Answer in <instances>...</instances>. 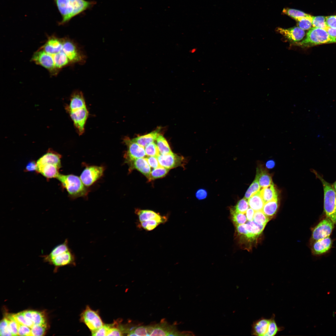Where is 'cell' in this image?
Masks as SVG:
<instances>
[{
  "label": "cell",
  "instance_id": "obj_1",
  "mask_svg": "<svg viewBox=\"0 0 336 336\" xmlns=\"http://www.w3.org/2000/svg\"><path fill=\"white\" fill-rule=\"evenodd\" d=\"M62 19L59 25H64L73 17L92 7L96 2L85 0H54Z\"/></svg>",
  "mask_w": 336,
  "mask_h": 336
},
{
  "label": "cell",
  "instance_id": "obj_2",
  "mask_svg": "<svg viewBox=\"0 0 336 336\" xmlns=\"http://www.w3.org/2000/svg\"><path fill=\"white\" fill-rule=\"evenodd\" d=\"M61 158L59 154L52 149H48L37 161L36 171L47 179L56 178L61 167Z\"/></svg>",
  "mask_w": 336,
  "mask_h": 336
},
{
  "label": "cell",
  "instance_id": "obj_3",
  "mask_svg": "<svg viewBox=\"0 0 336 336\" xmlns=\"http://www.w3.org/2000/svg\"><path fill=\"white\" fill-rule=\"evenodd\" d=\"M41 257L44 261L56 267L75 264V256L69 247L67 239L55 246L49 253L42 255Z\"/></svg>",
  "mask_w": 336,
  "mask_h": 336
},
{
  "label": "cell",
  "instance_id": "obj_4",
  "mask_svg": "<svg viewBox=\"0 0 336 336\" xmlns=\"http://www.w3.org/2000/svg\"><path fill=\"white\" fill-rule=\"evenodd\" d=\"M56 178L72 198L85 196L88 194L86 187L83 184L80 177L77 176L59 173Z\"/></svg>",
  "mask_w": 336,
  "mask_h": 336
},
{
  "label": "cell",
  "instance_id": "obj_5",
  "mask_svg": "<svg viewBox=\"0 0 336 336\" xmlns=\"http://www.w3.org/2000/svg\"><path fill=\"white\" fill-rule=\"evenodd\" d=\"M312 172L321 182L324 193V208L327 217L336 224V192L330 184L325 181L317 171Z\"/></svg>",
  "mask_w": 336,
  "mask_h": 336
},
{
  "label": "cell",
  "instance_id": "obj_6",
  "mask_svg": "<svg viewBox=\"0 0 336 336\" xmlns=\"http://www.w3.org/2000/svg\"><path fill=\"white\" fill-rule=\"evenodd\" d=\"M336 42V39L330 36L324 29L313 27L307 34L306 38L298 45L304 47Z\"/></svg>",
  "mask_w": 336,
  "mask_h": 336
},
{
  "label": "cell",
  "instance_id": "obj_7",
  "mask_svg": "<svg viewBox=\"0 0 336 336\" xmlns=\"http://www.w3.org/2000/svg\"><path fill=\"white\" fill-rule=\"evenodd\" d=\"M62 40L63 51L68 57L70 63L79 64L84 63L86 56L78 45L69 39H66Z\"/></svg>",
  "mask_w": 336,
  "mask_h": 336
},
{
  "label": "cell",
  "instance_id": "obj_8",
  "mask_svg": "<svg viewBox=\"0 0 336 336\" xmlns=\"http://www.w3.org/2000/svg\"><path fill=\"white\" fill-rule=\"evenodd\" d=\"M80 320L91 332L104 324L97 312L92 310L88 306L86 307L81 314Z\"/></svg>",
  "mask_w": 336,
  "mask_h": 336
},
{
  "label": "cell",
  "instance_id": "obj_9",
  "mask_svg": "<svg viewBox=\"0 0 336 336\" xmlns=\"http://www.w3.org/2000/svg\"><path fill=\"white\" fill-rule=\"evenodd\" d=\"M104 169L102 166H91L86 167L82 171L80 178L86 186L92 185L103 175Z\"/></svg>",
  "mask_w": 336,
  "mask_h": 336
},
{
  "label": "cell",
  "instance_id": "obj_10",
  "mask_svg": "<svg viewBox=\"0 0 336 336\" xmlns=\"http://www.w3.org/2000/svg\"><path fill=\"white\" fill-rule=\"evenodd\" d=\"M334 224L327 217L322 220L314 229L312 235V239L316 241L329 237L334 228Z\"/></svg>",
  "mask_w": 336,
  "mask_h": 336
},
{
  "label": "cell",
  "instance_id": "obj_11",
  "mask_svg": "<svg viewBox=\"0 0 336 336\" xmlns=\"http://www.w3.org/2000/svg\"><path fill=\"white\" fill-rule=\"evenodd\" d=\"M124 142L128 148L125 155L127 162L137 158L144 157L146 156L143 147L139 144L132 139L127 138L125 139Z\"/></svg>",
  "mask_w": 336,
  "mask_h": 336
},
{
  "label": "cell",
  "instance_id": "obj_12",
  "mask_svg": "<svg viewBox=\"0 0 336 336\" xmlns=\"http://www.w3.org/2000/svg\"><path fill=\"white\" fill-rule=\"evenodd\" d=\"M157 158L160 165L168 169L182 166L184 161L183 157L172 152L166 154H160Z\"/></svg>",
  "mask_w": 336,
  "mask_h": 336
},
{
  "label": "cell",
  "instance_id": "obj_13",
  "mask_svg": "<svg viewBox=\"0 0 336 336\" xmlns=\"http://www.w3.org/2000/svg\"><path fill=\"white\" fill-rule=\"evenodd\" d=\"M78 133L81 135L84 131V126L88 115L86 107L68 112Z\"/></svg>",
  "mask_w": 336,
  "mask_h": 336
},
{
  "label": "cell",
  "instance_id": "obj_14",
  "mask_svg": "<svg viewBox=\"0 0 336 336\" xmlns=\"http://www.w3.org/2000/svg\"><path fill=\"white\" fill-rule=\"evenodd\" d=\"M135 212L138 217L137 222L156 220L161 224H164L168 220V216L161 215L151 210L137 208L135 209Z\"/></svg>",
  "mask_w": 336,
  "mask_h": 336
},
{
  "label": "cell",
  "instance_id": "obj_15",
  "mask_svg": "<svg viewBox=\"0 0 336 336\" xmlns=\"http://www.w3.org/2000/svg\"><path fill=\"white\" fill-rule=\"evenodd\" d=\"M32 60L36 64L50 71H53L56 68L52 56L43 49L35 52L32 57Z\"/></svg>",
  "mask_w": 336,
  "mask_h": 336
},
{
  "label": "cell",
  "instance_id": "obj_16",
  "mask_svg": "<svg viewBox=\"0 0 336 336\" xmlns=\"http://www.w3.org/2000/svg\"><path fill=\"white\" fill-rule=\"evenodd\" d=\"M270 318L264 317L254 321L251 325L252 335L257 336H268L269 330Z\"/></svg>",
  "mask_w": 336,
  "mask_h": 336
},
{
  "label": "cell",
  "instance_id": "obj_17",
  "mask_svg": "<svg viewBox=\"0 0 336 336\" xmlns=\"http://www.w3.org/2000/svg\"><path fill=\"white\" fill-rule=\"evenodd\" d=\"M153 330L150 336H179L180 332L175 326L168 324L162 320L160 324L153 325Z\"/></svg>",
  "mask_w": 336,
  "mask_h": 336
},
{
  "label": "cell",
  "instance_id": "obj_18",
  "mask_svg": "<svg viewBox=\"0 0 336 336\" xmlns=\"http://www.w3.org/2000/svg\"><path fill=\"white\" fill-rule=\"evenodd\" d=\"M276 31L289 40L297 42L302 40L305 35L304 30L299 27L288 29L278 27Z\"/></svg>",
  "mask_w": 336,
  "mask_h": 336
},
{
  "label": "cell",
  "instance_id": "obj_19",
  "mask_svg": "<svg viewBox=\"0 0 336 336\" xmlns=\"http://www.w3.org/2000/svg\"><path fill=\"white\" fill-rule=\"evenodd\" d=\"M130 170L136 169L148 179L151 173V167L146 158L136 159L128 162Z\"/></svg>",
  "mask_w": 336,
  "mask_h": 336
},
{
  "label": "cell",
  "instance_id": "obj_20",
  "mask_svg": "<svg viewBox=\"0 0 336 336\" xmlns=\"http://www.w3.org/2000/svg\"><path fill=\"white\" fill-rule=\"evenodd\" d=\"M332 244V240L329 237L316 240L313 245L312 251L315 255L324 254L330 249Z\"/></svg>",
  "mask_w": 336,
  "mask_h": 336
},
{
  "label": "cell",
  "instance_id": "obj_21",
  "mask_svg": "<svg viewBox=\"0 0 336 336\" xmlns=\"http://www.w3.org/2000/svg\"><path fill=\"white\" fill-rule=\"evenodd\" d=\"M247 232L246 239L253 240L256 238L262 232L265 226L258 224L253 220L245 223Z\"/></svg>",
  "mask_w": 336,
  "mask_h": 336
},
{
  "label": "cell",
  "instance_id": "obj_22",
  "mask_svg": "<svg viewBox=\"0 0 336 336\" xmlns=\"http://www.w3.org/2000/svg\"><path fill=\"white\" fill-rule=\"evenodd\" d=\"M62 40L56 37L50 38L43 47V50L51 55L60 52L63 50Z\"/></svg>",
  "mask_w": 336,
  "mask_h": 336
},
{
  "label": "cell",
  "instance_id": "obj_23",
  "mask_svg": "<svg viewBox=\"0 0 336 336\" xmlns=\"http://www.w3.org/2000/svg\"><path fill=\"white\" fill-rule=\"evenodd\" d=\"M86 107L85 101L82 93L77 91L72 95L69 104L67 106V109L68 112Z\"/></svg>",
  "mask_w": 336,
  "mask_h": 336
},
{
  "label": "cell",
  "instance_id": "obj_24",
  "mask_svg": "<svg viewBox=\"0 0 336 336\" xmlns=\"http://www.w3.org/2000/svg\"><path fill=\"white\" fill-rule=\"evenodd\" d=\"M255 179L261 188H264L273 184L271 177L266 170L261 168L257 169Z\"/></svg>",
  "mask_w": 336,
  "mask_h": 336
},
{
  "label": "cell",
  "instance_id": "obj_25",
  "mask_svg": "<svg viewBox=\"0 0 336 336\" xmlns=\"http://www.w3.org/2000/svg\"><path fill=\"white\" fill-rule=\"evenodd\" d=\"M160 129H157L147 134L140 136L132 139L139 144L145 147L149 144L154 142L159 135Z\"/></svg>",
  "mask_w": 336,
  "mask_h": 336
},
{
  "label": "cell",
  "instance_id": "obj_26",
  "mask_svg": "<svg viewBox=\"0 0 336 336\" xmlns=\"http://www.w3.org/2000/svg\"><path fill=\"white\" fill-rule=\"evenodd\" d=\"M250 208L255 211L262 210L265 202L263 199L260 191L250 197L248 200Z\"/></svg>",
  "mask_w": 336,
  "mask_h": 336
},
{
  "label": "cell",
  "instance_id": "obj_27",
  "mask_svg": "<svg viewBox=\"0 0 336 336\" xmlns=\"http://www.w3.org/2000/svg\"><path fill=\"white\" fill-rule=\"evenodd\" d=\"M260 192L265 203L274 199H278L277 192L273 184L262 188Z\"/></svg>",
  "mask_w": 336,
  "mask_h": 336
},
{
  "label": "cell",
  "instance_id": "obj_28",
  "mask_svg": "<svg viewBox=\"0 0 336 336\" xmlns=\"http://www.w3.org/2000/svg\"><path fill=\"white\" fill-rule=\"evenodd\" d=\"M23 313L26 317L32 321L34 324H46L44 316L40 312L27 310Z\"/></svg>",
  "mask_w": 336,
  "mask_h": 336
},
{
  "label": "cell",
  "instance_id": "obj_29",
  "mask_svg": "<svg viewBox=\"0 0 336 336\" xmlns=\"http://www.w3.org/2000/svg\"><path fill=\"white\" fill-rule=\"evenodd\" d=\"M51 55L53 58L56 68H61L71 63L68 57L63 50L59 52Z\"/></svg>",
  "mask_w": 336,
  "mask_h": 336
},
{
  "label": "cell",
  "instance_id": "obj_30",
  "mask_svg": "<svg viewBox=\"0 0 336 336\" xmlns=\"http://www.w3.org/2000/svg\"><path fill=\"white\" fill-rule=\"evenodd\" d=\"M278 207V199H274L265 203L262 211L268 217H271L275 214Z\"/></svg>",
  "mask_w": 336,
  "mask_h": 336
},
{
  "label": "cell",
  "instance_id": "obj_31",
  "mask_svg": "<svg viewBox=\"0 0 336 336\" xmlns=\"http://www.w3.org/2000/svg\"><path fill=\"white\" fill-rule=\"evenodd\" d=\"M156 140L160 154H166L172 152L167 141L162 135L159 134Z\"/></svg>",
  "mask_w": 336,
  "mask_h": 336
},
{
  "label": "cell",
  "instance_id": "obj_32",
  "mask_svg": "<svg viewBox=\"0 0 336 336\" xmlns=\"http://www.w3.org/2000/svg\"><path fill=\"white\" fill-rule=\"evenodd\" d=\"M169 169L161 166L154 168L151 172L148 178L149 181L165 176L168 173Z\"/></svg>",
  "mask_w": 336,
  "mask_h": 336
},
{
  "label": "cell",
  "instance_id": "obj_33",
  "mask_svg": "<svg viewBox=\"0 0 336 336\" xmlns=\"http://www.w3.org/2000/svg\"><path fill=\"white\" fill-rule=\"evenodd\" d=\"M230 212L232 220L236 226L244 224L246 222L245 213L237 212L232 208L231 209Z\"/></svg>",
  "mask_w": 336,
  "mask_h": 336
},
{
  "label": "cell",
  "instance_id": "obj_34",
  "mask_svg": "<svg viewBox=\"0 0 336 336\" xmlns=\"http://www.w3.org/2000/svg\"><path fill=\"white\" fill-rule=\"evenodd\" d=\"M282 12L285 14L297 21L298 19L309 16L310 15L299 10L289 8H284Z\"/></svg>",
  "mask_w": 336,
  "mask_h": 336
},
{
  "label": "cell",
  "instance_id": "obj_35",
  "mask_svg": "<svg viewBox=\"0 0 336 336\" xmlns=\"http://www.w3.org/2000/svg\"><path fill=\"white\" fill-rule=\"evenodd\" d=\"M269 220V217L265 215L262 210L255 211L253 220L258 224L266 226Z\"/></svg>",
  "mask_w": 336,
  "mask_h": 336
},
{
  "label": "cell",
  "instance_id": "obj_36",
  "mask_svg": "<svg viewBox=\"0 0 336 336\" xmlns=\"http://www.w3.org/2000/svg\"><path fill=\"white\" fill-rule=\"evenodd\" d=\"M14 319L19 324L31 328L34 325L32 321L26 317L23 312L12 315Z\"/></svg>",
  "mask_w": 336,
  "mask_h": 336
},
{
  "label": "cell",
  "instance_id": "obj_37",
  "mask_svg": "<svg viewBox=\"0 0 336 336\" xmlns=\"http://www.w3.org/2000/svg\"><path fill=\"white\" fill-rule=\"evenodd\" d=\"M260 188L257 180L255 179L246 191L244 198L248 199L252 195L259 191Z\"/></svg>",
  "mask_w": 336,
  "mask_h": 336
},
{
  "label": "cell",
  "instance_id": "obj_38",
  "mask_svg": "<svg viewBox=\"0 0 336 336\" xmlns=\"http://www.w3.org/2000/svg\"><path fill=\"white\" fill-rule=\"evenodd\" d=\"M312 16L310 15L298 19V26L303 30L310 29L312 25Z\"/></svg>",
  "mask_w": 336,
  "mask_h": 336
},
{
  "label": "cell",
  "instance_id": "obj_39",
  "mask_svg": "<svg viewBox=\"0 0 336 336\" xmlns=\"http://www.w3.org/2000/svg\"><path fill=\"white\" fill-rule=\"evenodd\" d=\"M126 334V328L123 326H115L114 324H111L107 336H122Z\"/></svg>",
  "mask_w": 336,
  "mask_h": 336
},
{
  "label": "cell",
  "instance_id": "obj_40",
  "mask_svg": "<svg viewBox=\"0 0 336 336\" xmlns=\"http://www.w3.org/2000/svg\"><path fill=\"white\" fill-rule=\"evenodd\" d=\"M247 200L244 198L239 200L233 208L234 210L237 212L245 213L249 206Z\"/></svg>",
  "mask_w": 336,
  "mask_h": 336
},
{
  "label": "cell",
  "instance_id": "obj_41",
  "mask_svg": "<svg viewBox=\"0 0 336 336\" xmlns=\"http://www.w3.org/2000/svg\"><path fill=\"white\" fill-rule=\"evenodd\" d=\"M145 150L146 155L148 156H154L157 157L160 154L157 145L153 142L147 145L145 147Z\"/></svg>",
  "mask_w": 336,
  "mask_h": 336
},
{
  "label": "cell",
  "instance_id": "obj_42",
  "mask_svg": "<svg viewBox=\"0 0 336 336\" xmlns=\"http://www.w3.org/2000/svg\"><path fill=\"white\" fill-rule=\"evenodd\" d=\"M0 334L1 336H12L9 327L8 320L7 318H4L1 321Z\"/></svg>",
  "mask_w": 336,
  "mask_h": 336
},
{
  "label": "cell",
  "instance_id": "obj_43",
  "mask_svg": "<svg viewBox=\"0 0 336 336\" xmlns=\"http://www.w3.org/2000/svg\"><path fill=\"white\" fill-rule=\"evenodd\" d=\"M312 25L314 27L325 29L327 26L325 17L323 16H312Z\"/></svg>",
  "mask_w": 336,
  "mask_h": 336
},
{
  "label": "cell",
  "instance_id": "obj_44",
  "mask_svg": "<svg viewBox=\"0 0 336 336\" xmlns=\"http://www.w3.org/2000/svg\"><path fill=\"white\" fill-rule=\"evenodd\" d=\"M46 328V324H34L31 328V336H42L44 335Z\"/></svg>",
  "mask_w": 336,
  "mask_h": 336
},
{
  "label": "cell",
  "instance_id": "obj_45",
  "mask_svg": "<svg viewBox=\"0 0 336 336\" xmlns=\"http://www.w3.org/2000/svg\"><path fill=\"white\" fill-rule=\"evenodd\" d=\"M9 323V327L12 336L18 335V323L14 319L12 315L8 316L7 317Z\"/></svg>",
  "mask_w": 336,
  "mask_h": 336
},
{
  "label": "cell",
  "instance_id": "obj_46",
  "mask_svg": "<svg viewBox=\"0 0 336 336\" xmlns=\"http://www.w3.org/2000/svg\"><path fill=\"white\" fill-rule=\"evenodd\" d=\"M128 336H148L146 326H137L132 330Z\"/></svg>",
  "mask_w": 336,
  "mask_h": 336
},
{
  "label": "cell",
  "instance_id": "obj_47",
  "mask_svg": "<svg viewBox=\"0 0 336 336\" xmlns=\"http://www.w3.org/2000/svg\"><path fill=\"white\" fill-rule=\"evenodd\" d=\"M111 324H104L102 326L91 332L92 336H107Z\"/></svg>",
  "mask_w": 336,
  "mask_h": 336
},
{
  "label": "cell",
  "instance_id": "obj_48",
  "mask_svg": "<svg viewBox=\"0 0 336 336\" xmlns=\"http://www.w3.org/2000/svg\"><path fill=\"white\" fill-rule=\"evenodd\" d=\"M18 335L31 336V328L18 323Z\"/></svg>",
  "mask_w": 336,
  "mask_h": 336
},
{
  "label": "cell",
  "instance_id": "obj_49",
  "mask_svg": "<svg viewBox=\"0 0 336 336\" xmlns=\"http://www.w3.org/2000/svg\"><path fill=\"white\" fill-rule=\"evenodd\" d=\"M146 158L151 167L156 168L161 166L157 157L154 156H148L146 157Z\"/></svg>",
  "mask_w": 336,
  "mask_h": 336
},
{
  "label": "cell",
  "instance_id": "obj_50",
  "mask_svg": "<svg viewBox=\"0 0 336 336\" xmlns=\"http://www.w3.org/2000/svg\"><path fill=\"white\" fill-rule=\"evenodd\" d=\"M325 23L328 26L336 28V16L326 17Z\"/></svg>",
  "mask_w": 336,
  "mask_h": 336
},
{
  "label": "cell",
  "instance_id": "obj_51",
  "mask_svg": "<svg viewBox=\"0 0 336 336\" xmlns=\"http://www.w3.org/2000/svg\"><path fill=\"white\" fill-rule=\"evenodd\" d=\"M195 196L198 200H202L206 198L208 195L207 190L203 189H198L195 193Z\"/></svg>",
  "mask_w": 336,
  "mask_h": 336
},
{
  "label": "cell",
  "instance_id": "obj_52",
  "mask_svg": "<svg viewBox=\"0 0 336 336\" xmlns=\"http://www.w3.org/2000/svg\"><path fill=\"white\" fill-rule=\"evenodd\" d=\"M37 168L36 162L34 161H29L27 164L25 168V171L31 172L36 171Z\"/></svg>",
  "mask_w": 336,
  "mask_h": 336
},
{
  "label": "cell",
  "instance_id": "obj_53",
  "mask_svg": "<svg viewBox=\"0 0 336 336\" xmlns=\"http://www.w3.org/2000/svg\"><path fill=\"white\" fill-rule=\"evenodd\" d=\"M255 211L251 208H248L245 213L247 220L251 221L253 220Z\"/></svg>",
  "mask_w": 336,
  "mask_h": 336
},
{
  "label": "cell",
  "instance_id": "obj_54",
  "mask_svg": "<svg viewBox=\"0 0 336 336\" xmlns=\"http://www.w3.org/2000/svg\"><path fill=\"white\" fill-rule=\"evenodd\" d=\"M325 30L330 36L336 39V28L327 26Z\"/></svg>",
  "mask_w": 336,
  "mask_h": 336
},
{
  "label": "cell",
  "instance_id": "obj_55",
  "mask_svg": "<svg viewBox=\"0 0 336 336\" xmlns=\"http://www.w3.org/2000/svg\"><path fill=\"white\" fill-rule=\"evenodd\" d=\"M275 166V162L273 160H269L266 164V167L269 169L273 168Z\"/></svg>",
  "mask_w": 336,
  "mask_h": 336
},
{
  "label": "cell",
  "instance_id": "obj_56",
  "mask_svg": "<svg viewBox=\"0 0 336 336\" xmlns=\"http://www.w3.org/2000/svg\"><path fill=\"white\" fill-rule=\"evenodd\" d=\"M332 185L336 192V181Z\"/></svg>",
  "mask_w": 336,
  "mask_h": 336
},
{
  "label": "cell",
  "instance_id": "obj_57",
  "mask_svg": "<svg viewBox=\"0 0 336 336\" xmlns=\"http://www.w3.org/2000/svg\"><path fill=\"white\" fill-rule=\"evenodd\" d=\"M195 50H196V49H192V50H191V53L193 51H194V52H195Z\"/></svg>",
  "mask_w": 336,
  "mask_h": 336
},
{
  "label": "cell",
  "instance_id": "obj_58",
  "mask_svg": "<svg viewBox=\"0 0 336 336\" xmlns=\"http://www.w3.org/2000/svg\"><path fill=\"white\" fill-rule=\"evenodd\" d=\"M335 204H336V201H335Z\"/></svg>",
  "mask_w": 336,
  "mask_h": 336
}]
</instances>
